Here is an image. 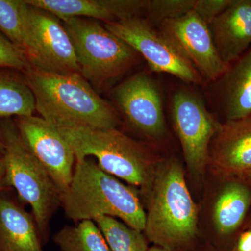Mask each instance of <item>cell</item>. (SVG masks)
Returning <instances> with one entry per match:
<instances>
[{
	"instance_id": "cell-1",
	"label": "cell",
	"mask_w": 251,
	"mask_h": 251,
	"mask_svg": "<svg viewBox=\"0 0 251 251\" xmlns=\"http://www.w3.org/2000/svg\"><path fill=\"white\" fill-rule=\"evenodd\" d=\"M35 99L36 110L54 126L117 128L116 110L78 73L59 74L31 65L22 72Z\"/></svg>"
},
{
	"instance_id": "cell-2",
	"label": "cell",
	"mask_w": 251,
	"mask_h": 251,
	"mask_svg": "<svg viewBox=\"0 0 251 251\" xmlns=\"http://www.w3.org/2000/svg\"><path fill=\"white\" fill-rule=\"evenodd\" d=\"M145 204L143 233L148 241L171 251L194 244L200 232V209L177 159L163 158L158 163Z\"/></svg>"
},
{
	"instance_id": "cell-3",
	"label": "cell",
	"mask_w": 251,
	"mask_h": 251,
	"mask_svg": "<svg viewBox=\"0 0 251 251\" xmlns=\"http://www.w3.org/2000/svg\"><path fill=\"white\" fill-rule=\"evenodd\" d=\"M61 207L75 224L109 216L140 232L145 229L146 211L138 190L103 171L91 157L75 161Z\"/></svg>"
},
{
	"instance_id": "cell-4",
	"label": "cell",
	"mask_w": 251,
	"mask_h": 251,
	"mask_svg": "<svg viewBox=\"0 0 251 251\" xmlns=\"http://www.w3.org/2000/svg\"><path fill=\"white\" fill-rule=\"evenodd\" d=\"M57 128L74 150L75 161L94 157L103 171L138 190L143 202H146L156 167L163 158L150 146L117 128Z\"/></svg>"
},
{
	"instance_id": "cell-5",
	"label": "cell",
	"mask_w": 251,
	"mask_h": 251,
	"mask_svg": "<svg viewBox=\"0 0 251 251\" xmlns=\"http://www.w3.org/2000/svg\"><path fill=\"white\" fill-rule=\"evenodd\" d=\"M4 149L5 186L14 188L21 202L31 206L43 245L49 241L52 216L61 206V193L45 168L33 155L14 119H0Z\"/></svg>"
},
{
	"instance_id": "cell-6",
	"label": "cell",
	"mask_w": 251,
	"mask_h": 251,
	"mask_svg": "<svg viewBox=\"0 0 251 251\" xmlns=\"http://www.w3.org/2000/svg\"><path fill=\"white\" fill-rule=\"evenodd\" d=\"M76 56L80 75L101 87L126 72L137 52L94 20L71 18L62 21Z\"/></svg>"
},
{
	"instance_id": "cell-7",
	"label": "cell",
	"mask_w": 251,
	"mask_h": 251,
	"mask_svg": "<svg viewBox=\"0 0 251 251\" xmlns=\"http://www.w3.org/2000/svg\"><path fill=\"white\" fill-rule=\"evenodd\" d=\"M171 116L188 174L197 184H202L209 148L221 122L214 118L199 96L185 90L173 94Z\"/></svg>"
},
{
	"instance_id": "cell-8",
	"label": "cell",
	"mask_w": 251,
	"mask_h": 251,
	"mask_svg": "<svg viewBox=\"0 0 251 251\" xmlns=\"http://www.w3.org/2000/svg\"><path fill=\"white\" fill-rule=\"evenodd\" d=\"M25 54L31 65L48 72L80 73L70 37L62 21L23 0Z\"/></svg>"
},
{
	"instance_id": "cell-9",
	"label": "cell",
	"mask_w": 251,
	"mask_h": 251,
	"mask_svg": "<svg viewBox=\"0 0 251 251\" xmlns=\"http://www.w3.org/2000/svg\"><path fill=\"white\" fill-rule=\"evenodd\" d=\"M104 26L141 54L153 72L171 74L187 83H202V77L192 64L147 18L122 20Z\"/></svg>"
},
{
	"instance_id": "cell-10",
	"label": "cell",
	"mask_w": 251,
	"mask_h": 251,
	"mask_svg": "<svg viewBox=\"0 0 251 251\" xmlns=\"http://www.w3.org/2000/svg\"><path fill=\"white\" fill-rule=\"evenodd\" d=\"M113 98L128 125L151 141L166 136L163 101L156 82L146 73H138L117 86Z\"/></svg>"
},
{
	"instance_id": "cell-11",
	"label": "cell",
	"mask_w": 251,
	"mask_h": 251,
	"mask_svg": "<svg viewBox=\"0 0 251 251\" xmlns=\"http://www.w3.org/2000/svg\"><path fill=\"white\" fill-rule=\"evenodd\" d=\"M15 125L26 146L45 168L61 194L74 175V150L57 127L35 115L14 117Z\"/></svg>"
},
{
	"instance_id": "cell-12",
	"label": "cell",
	"mask_w": 251,
	"mask_h": 251,
	"mask_svg": "<svg viewBox=\"0 0 251 251\" xmlns=\"http://www.w3.org/2000/svg\"><path fill=\"white\" fill-rule=\"evenodd\" d=\"M202 78L216 81L227 72L216 49L209 25L194 11L158 26Z\"/></svg>"
},
{
	"instance_id": "cell-13",
	"label": "cell",
	"mask_w": 251,
	"mask_h": 251,
	"mask_svg": "<svg viewBox=\"0 0 251 251\" xmlns=\"http://www.w3.org/2000/svg\"><path fill=\"white\" fill-rule=\"evenodd\" d=\"M208 202L207 221L214 235L233 248L251 211V185L242 177H217Z\"/></svg>"
},
{
	"instance_id": "cell-14",
	"label": "cell",
	"mask_w": 251,
	"mask_h": 251,
	"mask_svg": "<svg viewBox=\"0 0 251 251\" xmlns=\"http://www.w3.org/2000/svg\"><path fill=\"white\" fill-rule=\"evenodd\" d=\"M207 171L240 177L251 171V117L221 123L211 141Z\"/></svg>"
},
{
	"instance_id": "cell-15",
	"label": "cell",
	"mask_w": 251,
	"mask_h": 251,
	"mask_svg": "<svg viewBox=\"0 0 251 251\" xmlns=\"http://www.w3.org/2000/svg\"><path fill=\"white\" fill-rule=\"evenodd\" d=\"M49 11L61 21L71 18L100 20L105 23L141 18L146 15L147 0H25Z\"/></svg>"
},
{
	"instance_id": "cell-16",
	"label": "cell",
	"mask_w": 251,
	"mask_h": 251,
	"mask_svg": "<svg viewBox=\"0 0 251 251\" xmlns=\"http://www.w3.org/2000/svg\"><path fill=\"white\" fill-rule=\"evenodd\" d=\"M209 26L225 64L237 62L251 45V0H232Z\"/></svg>"
},
{
	"instance_id": "cell-17",
	"label": "cell",
	"mask_w": 251,
	"mask_h": 251,
	"mask_svg": "<svg viewBox=\"0 0 251 251\" xmlns=\"http://www.w3.org/2000/svg\"><path fill=\"white\" fill-rule=\"evenodd\" d=\"M35 220L10 188L0 191V251H44Z\"/></svg>"
},
{
	"instance_id": "cell-18",
	"label": "cell",
	"mask_w": 251,
	"mask_h": 251,
	"mask_svg": "<svg viewBox=\"0 0 251 251\" xmlns=\"http://www.w3.org/2000/svg\"><path fill=\"white\" fill-rule=\"evenodd\" d=\"M224 74L226 121L251 117V49Z\"/></svg>"
},
{
	"instance_id": "cell-19",
	"label": "cell",
	"mask_w": 251,
	"mask_h": 251,
	"mask_svg": "<svg viewBox=\"0 0 251 251\" xmlns=\"http://www.w3.org/2000/svg\"><path fill=\"white\" fill-rule=\"evenodd\" d=\"M35 110L34 94L22 72L0 67V119L29 116Z\"/></svg>"
},
{
	"instance_id": "cell-20",
	"label": "cell",
	"mask_w": 251,
	"mask_h": 251,
	"mask_svg": "<svg viewBox=\"0 0 251 251\" xmlns=\"http://www.w3.org/2000/svg\"><path fill=\"white\" fill-rule=\"evenodd\" d=\"M62 251H111L99 226L84 220L74 226H65L52 237Z\"/></svg>"
},
{
	"instance_id": "cell-21",
	"label": "cell",
	"mask_w": 251,
	"mask_h": 251,
	"mask_svg": "<svg viewBox=\"0 0 251 251\" xmlns=\"http://www.w3.org/2000/svg\"><path fill=\"white\" fill-rule=\"evenodd\" d=\"M94 221L111 251H148V240L143 232L109 216H100Z\"/></svg>"
},
{
	"instance_id": "cell-22",
	"label": "cell",
	"mask_w": 251,
	"mask_h": 251,
	"mask_svg": "<svg viewBox=\"0 0 251 251\" xmlns=\"http://www.w3.org/2000/svg\"><path fill=\"white\" fill-rule=\"evenodd\" d=\"M23 0H0V32L25 53Z\"/></svg>"
},
{
	"instance_id": "cell-23",
	"label": "cell",
	"mask_w": 251,
	"mask_h": 251,
	"mask_svg": "<svg viewBox=\"0 0 251 251\" xmlns=\"http://www.w3.org/2000/svg\"><path fill=\"white\" fill-rule=\"evenodd\" d=\"M196 0H151L148 1L147 19L154 26L168 20L184 16L194 9Z\"/></svg>"
},
{
	"instance_id": "cell-24",
	"label": "cell",
	"mask_w": 251,
	"mask_h": 251,
	"mask_svg": "<svg viewBox=\"0 0 251 251\" xmlns=\"http://www.w3.org/2000/svg\"><path fill=\"white\" fill-rule=\"evenodd\" d=\"M30 66L24 52L0 32V67L23 72Z\"/></svg>"
},
{
	"instance_id": "cell-25",
	"label": "cell",
	"mask_w": 251,
	"mask_h": 251,
	"mask_svg": "<svg viewBox=\"0 0 251 251\" xmlns=\"http://www.w3.org/2000/svg\"><path fill=\"white\" fill-rule=\"evenodd\" d=\"M231 1L232 0H196L193 11L209 25L229 6Z\"/></svg>"
},
{
	"instance_id": "cell-26",
	"label": "cell",
	"mask_w": 251,
	"mask_h": 251,
	"mask_svg": "<svg viewBox=\"0 0 251 251\" xmlns=\"http://www.w3.org/2000/svg\"><path fill=\"white\" fill-rule=\"evenodd\" d=\"M232 251H251V229H244L238 237Z\"/></svg>"
},
{
	"instance_id": "cell-27",
	"label": "cell",
	"mask_w": 251,
	"mask_h": 251,
	"mask_svg": "<svg viewBox=\"0 0 251 251\" xmlns=\"http://www.w3.org/2000/svg\"><path fill=\"white\" fill-rule=\"evenodd\" d=\"M5 165L3 156H0V191L8 188L5 186Z\"/></svg>"
},
{
	"instance_id": "cell-28",
	"label": "cell",
	"mask_w": 251,
	"mask_h": 251,
	"mask_svg": "<svg viewBox=\"0 0 251 251\" xmlns=\"http://www.w3.org/2000/svg\"><path fill=\"white\" fill-rule=\"evenodd\" d=\"M223 251L219 250V249H216V248L211 247V246H206V247L202 248V249H198L197 251Z\"/></svg>"
},
{
	"instance_id": "cell-29",
	"label": "cell",
	"mask_w": 251,
	"mask_h": 251,
	"mask_svg": "<svg viewBox=\"0 0 251 251\" xmlns=\"http://www.w3.org/2000/svg\"><path fill=\"white\" fill-rule=\"evenodd\" d=\"M240 177L243 178L247 183L251 185V171L248 172V173L240 176Z\"/></svg>"
},
{
	"instance_id": "cell-30",
	"label": "cell",
	"mask_w": 251,
	"mask_h": 251,
	"mask_svg": "<svg viewBox=\"0 0 251 251\" xmlns=\"http://www.w3.org/2000/svg\"><path fill=\"white\" fill-rule=\"evenodd\" d=\"M148 251H171L167 250V249H163V248L153 246L151 248H149Z\"/></svg>"
},
{
	"instance_id": "cell-31",
	"label": "cell",
	"mask_w": 251,
	"mask_h": 251,
	"mask_svg": "<svg viewBox=\"0 0 251 251\" xmlns=\"http://www.w3.org/2000/svg\"><path fill=\"white\" fill-rule=\"evenodd\" d=\"M247 228L251 229V211L250 214H249V217H248L247 223H246L245 227H244V229Z\"/></svg>"
},
{
	"instance_id": "cell-32",
	"label": "cell",
	"mask_w": 251,
	"mask_h": 251,
	"mask_svg": "<svg viewBox=\"0 0 251 251\" xmlns=\"http://www.w3.org/2000/svg\"><path fill=\"white\" fill-rule=\"evenodd\" d=\"M3 153H4V149H3L2 144L0 140V156H3Z\"/></svg>"
}]
</instances>
